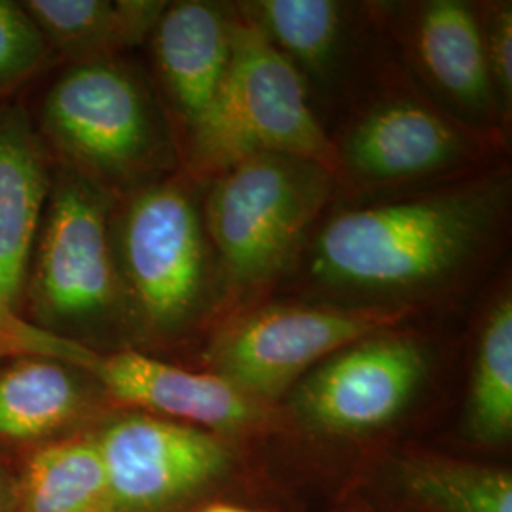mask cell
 <instances>
[{
  "mask_svg": "<svg viewBox=\"0 0 512 512\" xmlns=\"http://www.w3.org/2000/svg\"><path fill=\"white\" fill-rule=\"evenodd\" d=\"M509 196V175L495 171L340 209L311 239V287L327 302L414 311L475 272L505 224Z\"/></svg>",
  "mask_w": 512,
  "mask_h": 512,
  "instance_id": "cell-1",
  "label": "cell"
},
{
  "mask_svg": "<svg viewBox=\"0 0 512 512\" xmlns=\"http://www.w3.org/2000/svg\"><path fill=\"white\" fill-rule=\"evenodd\" d=\"M33 120L54 164L116 198L181 171L169 114L120 55L71 63L46 90Z\"/></svg>",
  "mask_w": 512,
  "mask_h": 512,
  "instance_id": "cell-2",
  "label": "cell"
},
{
  "mask_svg": "<svg viewBox=\"0 0 512 512\" xmlns=\"http://www.w3.org/2000/svg\"><path fill=\"white\" fill-rule=\"evenodd\" d=\"M179 148L190 179L211 181L256 154H287L323 165L340 183L336 141L311 109L306 80L236 8L226 76Z\"/></svg>",
  "mask_w": 512,
  "mask_h": 512,
  "instance_id": "cell-3",
  "label": "cell"
},
{
  "mask_svg": "<svg viewBox=\"0 0 512 512\" xmlns=\"http://www.w3.org/2000/svg\"><path fill=\"white\" fill-rule=\"evenodd\" d=\"M192 179L175 173L116 198L112 247L128 325L152 338L192 329L213 302V251Z\"/></svg>",
  "mask_w": 512,
  "mask_h": 512,
  "instance_id": "cell-4",
  "label": "cell"
},
{
  "mask_svg": "<svg viewBox=\"0 0 512 512\" xmlns=\"http://www.w3.org/2000/svg\"><path fill=\"white\" fill-rule=\"evenodd\" d=\"M336 188L329 169L287 154H256L215 175L202 217L226 285L245 293L283 274Z\"/></svg>",
  "mask_w": 512,
  "mask_h": 512,
  "instance_id": "cell-5",
  "label": "cell"
},
{
  "mask_svg": "<svg viewBox=\"0 0 512 512\" xmlns=\"http://www.w3.org/2000/svg\"><path fill=\"white\" fill-rule=\"evenodd\" d=\"M114 202L90 179L54 164L23 291L33 327L76 342L78 332L128 323L112 247Z\"/></svg>",
  "mask_w": 512,
  "mask_h": 512,
  "instance_id": "cell-6",
  "label": "cell"
},
{
  "mask_svg": "<svg viewBox=\"0 0 512 512\" xmlns=\"http://www.w3.org/2000/svg\"><path fill=\"white\" fill-rule=\"evenodd\" d=\"M412 310L336 302H285L249 311L211 340L209 372L256 403L281 399L330 355L380 330L395 329Z\"/></svg>",
  "mask_w": 512,
  "mask_h": 512,
  "instance_id": "cell-7",
  "label": "cell"
},
{
  "mask_svg": "<svg viewBox=\"0 0 512 512\" xmlns=\"http://www.w3.org/2000/svg\"><path fill=\"white\" fill-rule=\"evenodd\" d=\"M427 376V349L395 327L330 355L294 385L289 403L294 418L319 435H370L403 416Z\"/></svg>",
  "mask_w": 512,
  "mask_h": 512,
  "instance_id": "cell-8",
  "label": "cell"
},
{
  "mask_svg": "<svg viewBox=\"0 0 512 512\" xmlns=\"http://www.w3.org/2000/svg\"><path fill=\"white\" fill-rule=\"evenodd\" d=\"M492 150L484 135L416 93H393L363 110L336 143L340 183L397 188L473 169Z\"/></svg>",
  "mask_w": 512,
  "mask_h": 512,
  "instance_id": "cell-9",
  "label": "cell"
},
{
  "mask_svg": "<svg viewBox=\"0 0 512 512\" xmlns=\"http://www.w3.org/2000/svg\"><path fill=\"white\" fill-rule=\"evenodd\" d=\"M54 160L27 107L0 103V355L71 363L78 344L33 327L23 317V291Z\"/></svg>",
  "mask_w": 512,
  "mask_h": 512,
  "instance_id": "cell-10",
  "label": "cell"
},
{
  "mask_svg": "<svg viewBox=\"0 0 512 512\" xmlns=\"http://www.w3.org/2000/svg\"><path fill=\"white\" fill-rule=\"evenodd\" d=\"M109 512H167L215 486L232 465L222 437L147 412L124 414L95 437Z\"/></svg>",
  "mask_w": 512,
  "mask_h": 512,
  "instance_id": "cell-11",
  "label": "cell"
},
{
  "mask_svg": "<svg viewBox=\"0 0 512 512\" xmlns=\"http://www.w3.org/2000/svg\"><path fill=\"white\" fill-rule=\"evenodd\" d=\"M118 403L194 425L215 435L249 433L270 421V406L256 403L213 372H194L141 351H90L80 368Z\"/></svg>",
  "mask_w": 512,
  "mask_h": 512,
  "instance_id": "cell-12",
  "label": "cell"
},
{
  "mask_svg": "<svg viewBox=\"0 0 512 512\" xmlns=\"http://www.w3.org/2000/svg\"><path fill=\"white\" fill-rule=\"evenodd\" d=\"M404 42L414 69L444 99V110L490 135L486 129L503 114L488 69L480 8L463 0L414 4L408 10Z\"/></svg>",
  "mask_w": 512,
  "mask_h": 512,
  "instance_id": "cell-13",
  "label": "cell"
},
{
  "mask_svg": "<svg viewBox=\"0 0 512 512\" xmlns=\"http://www.w3.org/2000/svg\"><path fill=\"white\" fill-rule=\"evenodd\" d=\"M232 31L234 8L183 0L165 4L148 37L179 141L219 92L232 57Z\"/></svg>",
  "mask_w": 512,
  "mask_h": 512,
  "instance_id": "cell-14",
  "label": "cell"
},
{
  "mask_svg": "<svg viewBox=\"0 0 512 512\" xmlns=\"http://www.w3.org/2000/svg\"><path fill=\"white\" fill-rule=\"evenodd\" d=\"M54 57L82 63L116 57L150 37L167 2L148 0H25Z\"/></svg>",
  "mask_w": 512,
  "mask_h": 512,
  "instance_id": "cell-15",
  "label": "cell"
},
{
  "mask_svg": "<svg viewBox=\"0 0 512 512\" xmlns=\"http://www.w3.org/2000/svg\"><path fill=\"white\" fill-rule=\"evenodd\" d=\"M300 76L319 86L334 78L348 40L349 8L334 0H256L238 4Z\"/></svg>",
  "mask_w": 512,
  "mask_h": 512,
  "instance_id": "cell-16",
  "label": "cell"
},
{
  "mask_svg": "<svg viewBox=\"0 0 512 512\" xmlns=\"http://www.w3.org/2000/svg\"><path fill=\"white\" fill-rule=\"evenodd\" d=\"M78 368L48 357H19L0 370V439L35 440L59 431L88 406Z\"/></svg>",
  "mask_w": 512,
  "mask_h": 512,
  "instance_id": "cell-17",
  "label": "cell"
},
{
  "mask_svg": "<svg viewBox=\"0 0 512 512\" xmlns=\"http://www.w3.org/2000/svg\"><path fill=\"white\" fill-rule=\"evenodd\" d=\"M395 484L418 512H512L509 471L439 454H408L395 463Z\"/></svg>",
  "mask_w": 512,
  "mask_h": 512,
  "instance_id": "cell-18",
  "label": "cell"
},
{
  "mask_svg": "<svg viewBox=\"0 0 512 512\" xmlns=\"http://www.w3.org/2000/svg\"><path fill=\"white\" fill-rule=\"evenodd\" d=\"M16 503L19 512H109L107 473L95 437L57 442L29 459Z\"/></svg>",
  "mask_w": 512,
  "mask_h": 512,
  "instance_id": "cell-19",
  "label": "cell"
},
{
  "mask_svg": "<svg viewBox=\"0 0 512 512\" xmlns=\"http://www.w3.org/2000/svg\"><path fill=\"white\" fill-rule=\"evenodd\" d=\"M465 431L484 446L512 435V298L499 294L486 311L476 342L465 404Z\"/></svg>",
  "mask_w": 512,
  "mask_h": 512,
  "instance_id": "cell-20",
  "label": "cell"
},
{
  "mask_svg": "<svg viewBox=\"0 0 512 512\" xmlns=\"http://www.w3.org/2000/svg\"><path fill=\"white\" fill-rule=\"evenodd\" d=\"M54 55L21 4L0 0V99L48 69Z\"/></svg>",
  "mask_w": 512,
  "mask_h": 512,
  "instance_id": "cell-21",
  "label": "cell"
},
{
  "mask_svg": "<svg viewBox=\"0 0 512 512\" xmlns=\"http://www.w3.org/2000/svg\"><path fill=\"white\" fill-rule=\"evenodd\" d=\"M488 69L503 118L512 109V4L497 2L480 8Z\"/></svg>",
  "mask_w": 512,
  "mask_h": 512,
  "instance_id": "cell-22",
  "label": "cell"
},
{
  "mask_svg": "<svg viewBox=\"0 0 512 512\" xmlns=\"http://www.w3.org/2000/svg\"><path fill=\"white\" fill-rule=\"evenodd\" d=\"M202 512H258L245 509V507H238V505H230V503H213L209 507H205Z\"/></svg>",
  "mask_w": 512,
  "mask_h": 512,
  "instance_id": "cell-23",
  "label": "cell"
},
{
  "mask_svg": "<svg viewBox=\"0 0 512 512\" xmlns=\"http://www.w3.org/2000/svg\"><path fill=\"white\" fill-rule=\"evenodd\" d=\"M8 505H10V497H8L6 486H4V482L0 478V512L8 511Z\"/></svg>",
  "mask_w": 512,
  "mask_h": 512,
  "instance_id": "cell-24",
  "label": "cell"
}]
</instances>
